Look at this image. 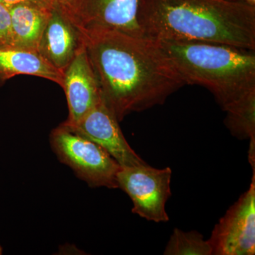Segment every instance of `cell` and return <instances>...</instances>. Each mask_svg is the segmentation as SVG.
Masks as SVG:
<instances>
[{
    "label": "cell",
    "instance_id": "6da1fadb",
    "mask_svg": "<svg viewBox=\"0 0 255 255\" xmlns=\"http://www.w3.org/2000/svg\"><path fill=\"white\" fill-rule=\"evenodd\" d=\"M106 105L119 122L186 85L158 42L115 30L78 31Z\"/></svg>",
    "mask_w": 255,
    "mask_h": 255
},
{
    "label": "cell",
    "instance_id": "7a4b0ae2",
    "mask_svg": "<svg viewBox=\"0 0 255 255\" xmlns=\"http://www.w3.org/2000/svg\"><path fill=\"white\" fill-rule=\"evenodd\" d=\"M137 21L156 41L219 43L255 50V6L231 0H138Z\"/></svg>",
    "mask_w": 255,
    "mask_h": 255
},
{
    "label": "cell",
    "instance_id": "3957f363",
    "mask_svg": "<svg viewBox=\"0 0 255 255\" xmlns=\"http://www.w3.org/2000/svg\"><path fill=\"white\" fill-rule=\"evenodd\" d=\"M157 42L186 85L205 87L225 112L255 97V50L203 42Z\"/></svg>",
    "mask_w": 255,
    "mask_h": 255
},
{
    "label": "cell",
    "instance_id": "277c9868",
    "mask_svg": "<svg viewBox=\"0 0 255 255\" xmlns=\"http://www.w3.org/2000/svg\"><path fill=\"white\" fill-rule=\"evenodd\" d=\"M50 142L60 162L90 187L118 189L121 166L98 143L63 124L50 133Z\"/></svg>",
    "mask_w": 255,
    "mask_h": 255
},
{
    "label": "cell",
    "instance_id": "5b68a950",
    "mask_svg": "<svg viewBox=\"0 0 255 255\" xmlns=\"http://www.w3.org/2000/svg\"><path fill=\"white\" fill-rule=\"evenodd\" d=\"M172 169H157L147 163L122 167L117 174L118 189L127 193L132 203V212L156 223L167 222L166 204L171 196Z\"/></svg>",
    "mask_w": 255,
    "mask_h": 255
},
{
    "label": "cell",
    "instance_id": "8992f818",
    "mask_svg": "<svg viewBox=\"0 0 255 255\" xmlns=\"http://www.w3.org/2000/svg\"><path fill=\"white\" fill-rule=\"evenodd\" d=\"M137 8L138 0H70L59 9L78 31L115 30L144 36L137 21Z\"/></svg>",
    "mask_w": 255,
    "mask_h": 255
},
{
    "label": "cell",
    "instance_id": "52a82bcc",
    "mask_svg": "<svg viewBox=\"0 0 255 255\" xmlns=\"http://www.w3.org/2000/svg\"><path fill=\"white\" fill-rule=\"evenodd\" d=\"M209 241L213 255H255V171L249 189L220 219Z\"/></svg>",
    "mask_w": 255,
    "mask_h": 255
},
{
    "label": "cell",
    "instance_id": "ba28073f",
    "mask_svg": "<svg viewBox=\"0 0 255 255\" xmlns=\"http://www.w3.org/2000/svg\"><path fill=\"white\" fill-rule=\"evenodd\" d=\"M63 124L102 146L122 167L146 163L129 145L118 119L102 97L78 123L72 126Z\"/></svg>",
    "mask_w": 255,
    "mask_h": 255
},
{
    "label": "cell",
    "instance_id": "9c48e42d",
    "mask_svg": "<svg viewBox=\"0 0 255 255\" xmlns=\"http://www.w3.org/2000/svg\"><path fill=\"white\" fill-rule=\"evenodd\" d=\"M62 87L69 111L68 118L63 123L65 125L78 123L102 99L98 82L82 41L73 60L64 70Z\"/></svg>",
    "mask_w": 255,
    "mask_h": 255
},
{
    "label": "cell",
    "instance_id": "30bf717a",
    "mask_svg": "<svg viewBox=\"0 0 255 255\" xmlns=\"http://www.w3.org/2000/svg\"><path fill=\"white\" fill-rule=\"evenodd\" d=\"M81 38L71 21L55 6L42 34L38 53L63 73L81 45Z\"/></svg>",
    "mask_w": 255,
    "mask_h": 255
},
{
    "label": "cell",
    "instance_id": "8fae6325",
    "mask_svg": "<svg viewBox=\"0 0 255 255\" xmlns=\"http://www.w3.org/2000/svg\"><path fill=\"white\" fill-rule=\"evenodd\" d=\"M53 8L32 4L10 6L13 48L38 53L42 34Z\"/></svg>",
    "mask_w": 255,
    "mask_h": 255
},
{
    "label": "cell",
    "instance_id": "7c38bea8",
    "mask_svg": "<svg viewBox=\"0 0 255 255\" xmlns=\"http://www.w3.org/2000/svg\"><path fill=\"white\" fill-rule=\"evenodd\" d=\"M18 75L39 77L63 86V73L50 65L38 52L0 48V82Z\"/></svg>",
    "mask_w": 255,
    "mask_h": 255
},
{
    "label": "cell",
    "instance_id": "4fadbf2b",
    "mask_svg": "<svg viewBox=\"0 0 255 255\" xmlns=\"http://www.w3.org/2000/svg\"><path fill=\"white\" fill-rule=\"evenodd\" d=\"M164 255H211L212 248L209 241L197 231L184 232L175 228L166 246Z\"/></svg>",
    "mask_w": 255,
    "mask_h": 255
},
{
    "label": "cell",
    "instance_id": "5bb4252c",
    "mask_svg": "<svg viewBox=\"0 0 255 255\" xmlns=\"http://www.w3.org/2000/svg\"><path fill=\"white\" fill-rule=\"evenodd\" d=\"M13 48V34L9 7L0 2V48Z\"/></svg>",
    "mask_w": 255,
    "mask_h": 255
},
{
    "label": "cell",
    "instance_id": "9a60e30c",
    "mask_svg": "<svg viewBox=\"0 0 255 255\" xmlns=\"http://www.w3.org/2000/svg\"><path fill=\"white\" fill-rule=\"evenodd\" d=\"M7 7L19 4H32L46 8H53L55 6L53 0H0Z\"/></svg>",
    "mask_w": 255,
    "mask_h": 255
},
{
    "label": "cell",
    "instance_id": "2e32d148",
    "mask_svg": "<svg viewBox=\"0 0 255 255\" xmlns=\"http://www.w3.org/2000/svg\"><path fill=\"white\" fill-rule=\"evenodd\" d=\"M55 5L58 8H63L65 6L70 0H53Z\"/></svg>",
    "mask_w": 255,
    "mask_h": 255
},
{
    "label": "cell",
    "instance_id": "e0dca14e",
    "mask_svg": "<svg viewBox=\"0 0 255 255\" xmlns=\"http://www.w3.org/2000/svg\"><path fill=\"white\" fill-rule=\"evenodd\" d=\"M231 1H239V2H244L246 4L255 6V0H231Z\"/></svg>",
    "mask_w": 255,
    "mask_h": 255
},
{
    "label": "cell",
    "instance_id": "ac0fdd59",
    "mask_svg": "<svg viewBox=\"0 0 255 255\" xmlns=\"http://www.w3.org/2000/svg\"><path fill=\"white\" fill-rule=\"evenodd\" d=\"M2 253H3L2 247H1V245H0V255H2Z\"/></svg>",
    "mask_w": 255,
    "mask_h": 255
},
{
    "label": "cell",
    "instance_id": "d6986e66",
    "mask_svg": "<svg viewBox=\"0 0 255 255\" xmlns=\"http://www.w3.org/2000/svg\"><path fill=\"white\" fill-rule=\"evenodd\" d=\"M0 83H1V82H0Z\"/></svg>",
    "mask_w": 255,
    "mask_h": 255
}]
</instances>
